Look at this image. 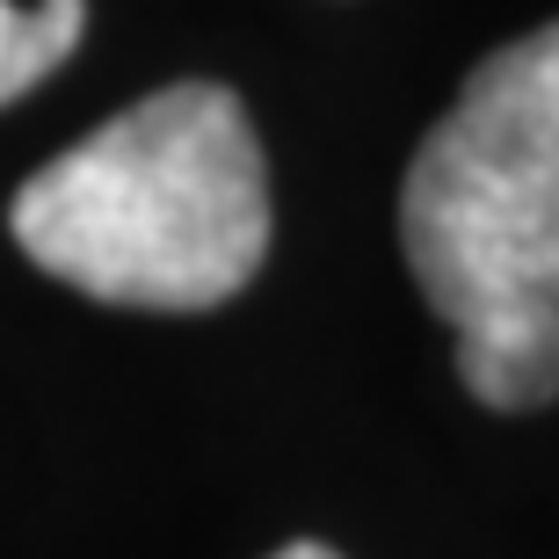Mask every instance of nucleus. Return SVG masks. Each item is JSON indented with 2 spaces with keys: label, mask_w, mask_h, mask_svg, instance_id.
<instances>
[{
  "label": "nucleus",
  "mask_w": 559,
  "mask_h": 559,
  "mask_svg": "<svg viewBox=\"0 0 559 559\" xmlns=\"http://www.w3.org/2000/svg\"><path fill=\"white\" fill-rule=\"evenodd\" d=\"M400 240L473 400H559V22L473 66L407 167Z\"/></svg>",
  "instance_id": "1"
},
{
  "label": "nucleus",
  "mask_w": 559,
  "mask_h": 559,
  "mask_svg": "<svg viewBox=\"0 0 559 559\" xmlns=\"http://www.w3.org/2000/svg\"><path fill=\"white\" fill-rule=\"evenodd\" d=\"M44 276L139 312H211L270 254V167L240 95L175 81L37 167L8 204Z\"/></svg>",
  "instance_id": "2"
},
{
  "label": "nucleus",
  "mask_w": 559,
  "mask_h": 559,
  "mask_svg": "<svg viewBox=\"0 0 559 559\" xmlns=\"http://www.w3.org/2000/svg\"><path fill=\"white\" fill-rule=\"evenodd\" d=\"M87 29V0H0V103H15L73 59Z\"/></svg>",
  "instance_id": "3"
},
{
  "label": "nucleus",
  "mask_w": 559,
  "mask_h": 559,
  "mask_svg": "<svg viewBox=\"0 0 559 559\" xmlns=\"http://www.w3.org/2000/svg\"><path fill=\"white\" fill-rule=\"evenodd\" d=\"M276 559H334V552H328V545H284Z\"/></svg>",
  "instance_id": "4"
}]
</instances>
